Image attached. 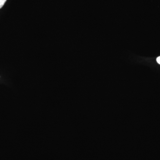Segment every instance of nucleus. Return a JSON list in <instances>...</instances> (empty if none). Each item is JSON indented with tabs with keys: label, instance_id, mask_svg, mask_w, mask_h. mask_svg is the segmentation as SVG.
<instances>
[{
	"label": "nucleus",
	"instance_id": "f257e3e1",
	"mask_svg": "<svg viewBox=\"0 0 160 160\" xmlns=\"http://www.w3.org/2000/svg\"><path fill=\"white\" fill-rule=\"evenodd\" d=\"M7 0H0V9L2 8Z\"/></svg>",
	"mask_w": 160,
	"mask_h": 160
},
{
	"label": "nucleus",
	"instance_id": "f03ea898",
	"mask_svg": "<svg viewBox=\"0 0 160 160\" xmlns=\"http://www.w3.org/2000/svg\"><path fill=\"white\" fill-rule=\"evenodd\" d=\"M157 62L160 65V56L159 57H158L157 58Z\"/></svg>",
	"mask_w": 160,
	"mask_h": 160
}]
</instances>
